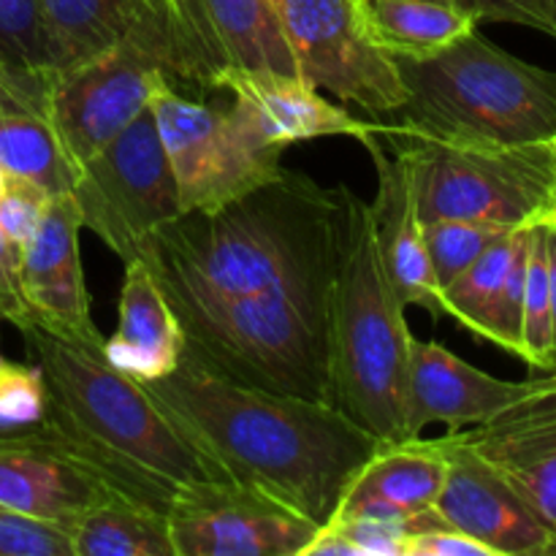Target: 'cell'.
<instances>
[{
  "label": "cell",
  "instance_id": "1",
  "mask_svg": "<svg viewBox=\"0 0 556 556\" xmlns=\"http://www.w3.org/2000/svg\"><path fill=\"white\" fill-rule=\"evenodd\" d=\"M342 188L282 168L215 212H185L147 239L185 353L223 378L334 405L331 293Z\"/></svg>",
  "mask_w": 556,
  "mask_h": 556
},
{
  "label": "cell",
  "instance_id": "2",
  "mask_svg": "<svg viewBox=\"0 0 556 556\" xmlns=\"http://www.w3.org/2000/svg\"><path fill=\"white\" fill-rule=\"evenodd\" d=\"M144 386L231 481L291 505L318 527L380 445L340 407L237 383L188 353L174 372Z\"/></svg>",
  "mask_w": 556,
  "mask_h": 556
},
{
  "label": "cell",
  "instance_id": "3",
  "mask_svg": "<svg viewBox=\"0 0 556 556\" xmlns=\"http://www.w3.org/2000/svg\"><path fill=\"white\" fill-rule=\"evenodd\" d=\"M22 337L43 372L54 445L112 492L168 514L185 489L231 481L141 380L109 364L103 334L81 340L33 324Z\"/></svg>",
  "mask_w": 556,
  "mask_h": 556
},
{
  "label": "cell",
  "instance_id": "4",
  "mask_svg": "<svg viewBox=\"0 0 556 556\" xmlns=\"http://www.w3.org/2000/svg\"><path fill=\"white\" fill-rule=\"evenodd\" d=\"M407 98L375 119L378 134L440 144L556 141V71L525 63L470 30L427 58H396Z\"/></svg>",
  "mask_w": 556,
  "mask_h": 556
},
{
  "label": "cell",
  "instance_id": "5",
  "mask_svg": "<svg viewBox=\"0 0 556 556\" xmlns=\"http://www.w3.org/2000/svg\"><path fill=\"white\" fill-rule=\"evenodd\" d=\"M342 188V239L331 293L329 369L334 407L380 443L407 440L410 326L375 237L372 204Z\"/></svg>",
  "mask_w": 556,
  "mask_h": 556
},
{
  "label": "cell",
  "instance_id": "6",
  "mask_svg": "<svg viewBox=\"0 0 556 556\" xmlns=\"http://www.w3.org/2000/svg\"><path fill=\"white\" fill-rule=\"evenodd\" d=\"M405 166L424 223L535 226L556 212V141L508 147L440 144L378 134Z\"/></svg>",
  "mask_w": 556,
  "mask_h": 556
},
{
  "label": "cell",
  "instance_id": "7",
  "mask_svg": "<svg viewBox=\"0 0 556 556\" xmlns=\"http://www.w3.org/2000/svg\"><path fill=\"white\" fill-rule=\"evenodd\" d=\"M71 199L81 228L123 264L139 258L147 239L182 215L152 106L76 172Z\"/></svg>",
  "mask_w": 556,
  "mask_h": 556
},
{
  "label": "cell",
  "instance_id": "8",
  "mask_svg": "<svg viewBox=\"0 0 556 556\" xmlns=\"http://www.w3.org/2000/svg\"><path fill=\"white\" fill-rule=\"evenodd\" d=\"M172 163L179 210L215 212L282 174V150L250 134L231 106L217 109L166 85L150 101Z\"/></svg>",
  "mask_w": 556,
  "mask_h": 556
},
{
  "label": "cell",
  "instance_id": "9",
  "mask_svg": "<svg viewBox=\"0 0 556 556\" xmlns=\"http://www.w3.org/2000/svg\"><path fill=\"white\" fill-rule=\"evenodd\" d=\"M299 76L375 119L396 112L407 90L400 63L369 30L364 0H275Z\"/></svg>",
  "mask_w": 556,
  "mask_h": 556
},
{
  "label": "cell",
  "instance_id": "10",
  "mask_svg": "<svg viewBox=\"0 0 556 556\" xmlns=\"http://www.w3.org/2000/svg\"><path fill=\"white\" fill-rule=\"evenodd\" d=\"M174 87L223 90L237 74L299 76L275 0H168Z\"/></svg>",
  "mask_w": 556,
  "mask_h": 556
},
{
  "label": "cell",
  "instance_id": "11",
  "mask_svg": "<svg viewBox=\"0 0 556 556\" xmlns=\"http://www.w3.org/2000/svg\"><path fill=\"white\" fill-rule=\"evenodd\" d=\"M166 85H172L166 71L134 43L109 49L74 68L54 71L49 103L74 177L114 136L123 134Z\"/></svg>",
  "mask_w": 556,
  "mask_h": 556
},
{
  "label": "cell",
  "instance_id": "12",
  "mask_svg": "<svg viewBox=\"0 0 556 556\" xmlns=\"http://www.w3.org/2000/svg\"><path fill=\"white\" fill-rule=\"evenodd\" d=\"M174 556H299L318 525L237 481L185 489L168 508Z\"/></svg>",
  "mask_w": 556,
  "mask_h": 556
},
{
  "label": "cell",
  "instance_id": "13",
  "mask_svg": "<svg viewBox=\"0 0 556 556\" xmlns=\"http://www.w3.org/2000/svg\"><path fill=\"white\" fill-rule=\"evenodd\" d=\"M440 443L448 472L434 510L445 525L476 538L494 556H556V535L546 521L465 434L451 432Z\"/></svg>",
  "mask_w": 556,
  "mask_h": 556
},
{
  "label": "cell",
  "instance_id": "14",
  "mask_svg": "<svg viewBox=\"0 0 556 556\" xmlns=\"http://www.w3.org/2000/svg\"><path fill=\"white\" fill-rule=\"evenodd\" d=\"M541 383L543 380H500L472 367L440 342L410 337L405 434L418 438L429 424H445L451 432L483 427L510 405L535 394Z\"/></svg>",
  "mask_w": 556,
  "mask_h": 556
},
{
  "label": "cell",
  "instance_id": "15",
  "mask_svg": "<svg viewBox=\"0 0 556 556\" xmlns=\"http://www.w3.org/2000/svg\"><path fill=\"white\" fill-rule=\"evenodd\" d=\"M81 223L71 193L49 199L36 233L20 250V288L33 324L63 337H101L79 253Z\"/></svg>",
  "mask_w": 556,
  "mask_h": 556
},
{
  "label": "cell",
  "instance_id": "16",
  "mask_svg": "<svg viewBox=\"0 0 556 556\" xmlns=\"http://www.w3.org/2000/svg\"><path fill=\"white\" fill-rule=\"evenodd\" d=\"M38 5L52 71L74 68L109 49L134 43L155 58L168 81L174 79L168 0H38Z\"/></svg>",
  "mask_w": 556,
  "mask_h": 556
},
{
  "label": "cell",
  "instance_id": "17",
  "mask_svg": "<svg viewBox=\"0 0 556 556\" xmlns=\"http://www.w3.org/2000/svg\"><path fill=\"white\" fill-rule=\"evenodd\" d=\"M448 456L438 440L407 438L380 443L348 481L329 521H421L434 516Z\"/></svg>",
  "mask_w": 556,
  "mask_h": 556
},
{
  "label": "cell",
  "instance_id": "18",
  "mask_svg": "<svg viewBox=\"0 0 556 556\" xmlns=\"http://www.w3.org/2000/svg\"><path fill=\"white\" fill-rule=\"evenodd\" d=\"M223 90L233 96L231 109L250 134L282 152L320 136H353L364 141L378 134V125L364 123L342 103L329 101L302 76L237 74L223 81Z\"/></svg>",
  "mask_w": 556,
  "mask_h": 556
},
{
  "label": "cell",
  "instance_id": "19",
  "mask_svg": "<svg viewBox=\"0 0 556 556\" xmlns=\"http://www.w3.org/2000/svg\"><path fill=\"white\" fill-rule=\"evenodd\" d=\"M52 68L0 65V168L47 195L71 193L74 168L54 130Z\"/></svg>",
  "mask_w": 556,
  "mask_h": 556
},
{
  "label": "cell",
  "instance_id": "20",
  "mask_svg": "<svg viewBox=\"0 0 556 556\" xmlns=\"http://www.w3.org/2000/svg\"><path fill=\"white\" fill-rule=\"evenodd\" d=\"M362 144L372 155L378 174V190L369 204L386 275L405 307H424L432 315H443L440 286L424 242V220L418 215L405 166L378 134L364 139Z\"/></svg>",
  "mask_w": 556,
  "mask_h": 556
},
{
  "label": "cell",
  "instance_id": "21",
  "mask_svg": "<svg viewBox=\"0 0 556 556\" xmlns=\"http://www.w3.org/2000/svg\"><path fill=\"white\" fill-rule=\"evenodd\" d=\"M530 237L532 226L505 231L440 293L443 315H451L472 334L516 356L521 351V307Z\"/></svg>",
  "mask_w": 556,
  "mask_h": 556
},
{
  "label": "cell",
  "instance_id": "22",
  "mask_svg": "<svg viewBox=\"0 0 556 556\" xmlns=\"http://www.w3.org/2000/svg\"><path fill=\"white\" fill-rule=\"evenodd\" d=\"M106 492L112 489L101 478L54 445L47 427L20 443L0 445V505L16 514L71 530Z\"/></svg>",
  "mask_w": 556,
  "mask_h": 556
},
{
  "label": "cell",
  "instance_id": "23",
  "mask_svg": "<svg viewBox=\"0 0 556 556\" xmlns=\"http://www.w3.org/2000/svg\"><path fill=\"white\" fill-rule=\"evenodd\" d=\"M185 353V334L144 258L125 261L117 329L103 337V356L130 378L157 380L174 372Z\"/></svg>",
  "mask_w": 556,
  "mask_h": 556
},
{
  "label": "cell",
  "instance_id": "24",
  "mask_svg": "<svg viewBox=\"0 0 556 556\" xmlns=\"http://www.w3.org/2000/svg\"><path fill=\"white\" fill-rule=\"evenodd\" d=\"M372 38L394 58H427L481 25L454 0H364Z\"/></svg>",
  "mask_w": 556,
  "mask_h": 556
},
{
  "label": "cell",
  "instance_id": "25",
  "mask_svg": "<svg viewBox=\"0 0 556 556\" xmlns=\"http://www.w3.org/2000/svg\"><path fill=\"white\" fill-rule=\"evenodd\" d=\"M74 556H174L168 516L106 492L71 527Z\"/></svg>",
  "mask_w": 556,
  "mask_h": 556
},
{
  "label": "cell",
  "instance_id": "26",
  "mask_svg": "<svg viewBox=\"0 0 556 556\" xmlns=\"http://www.w3.org/2000/svg\"><path fill=\"white\" fill-rule=\"evenodd\" d=\"M476 451L486 456L508 478L510 486L532 505V510L546 521L548 530L556 535V434L508 445V448Z\"/></svg>",
  "mask_w": 556,
  "mask_h": 556
},
{
  "label": "cell",
  "instance_id": "27",
  "mask_svg": "<svg viewBox=\"0 0 556 556\" xmlns=\"http://www.w3.org/2000/svg\"><path fill=\"white\" fill-rule=\"evenodd\" d=\"M519 356L532 369L552 372V293H548L546 220L532 226L530 253H527L525 307H521Z\"/></svg>",
  "mask_w": 556,
  "mask_h": 556
},
{
  "label": "cell",
  "instance_id": "28",
  "mask_svg": "<svg viewBox=\"0 0 556 556\" xmlns=\"http://www.w3.org/2000/svg\"><path fill=\"white\" fill-rule=\"evenodd\" d=\"M505 231H510V228L472 220L424 223V242H427L429 264H432L440 293H443V288H448L472 261L481 258L483 250L492 242H497Z\"/></svg>",
  "mask_w": 556,
  "mask_h": 556
},
{
  "label": "cell",
  "instance_id": "29",
  "mask_svg": "<svg viewBox=\"0 0 556 556\" xmlns=\"http://www.w3.org/2000/svg\"><path fill=\"white\" fill-rule=\"evenodd\" d=\"M47 421V383L36 362H14L0 353V427L38 432Z\"/></svg>",
  "mask_w": 556,
  "mask_h": 556
},
{
  "label": "cell",
  "instance_id": "30",
  "mask_svg": "<svg viewBox=\"0 0 556 556\" xmlns=\"http://www.w3.org/2000/svg\"><path fill=\"white\" fill-rule=\"evenodd\" d=\"M0 65L49 68L38 0H0Z\"/></svg>",
  "mask_w": 556,
  "mask_h": 556
},
{
  "label": "cell",
  "instance_id": "31",
  "mask_svg": "<svg viewBox=\"0 0 556 556\" xmlns=\"http://www.w3.org/2000/svg\"><path fill=\"white\" fill-rule=\"evenodd\" d=\"M0 556H74L71 530L0 505Z\"/></svg>",
  "mask_w": 556,
  "mask_h": 556
},
{
  "label": "cell",
  "instance_id": "32",
  "mask_svg": "<svg viewBox=\"0 0 556 556\" xmlns=\"http://www.w3.org/2000/svg\"><path fill=\"white\" fill-rule=\"evenodd\" d=\"M49 199H54V195H47L36 185L9 177L3 193H0V233L16 250L25 248L27 239L36 233Z\"/></svg>",
  "mask_w": 556,
  "mask_h": 556
},
{
  "label": "cell",
  "instance_id": "33",
  "mask_svg": "<svg viewBox=\"0 0 556 556\" xmlns=\"http://www.w3.org/2000/svg\"><path fill=\"white\" fill-rule=\"evenodd\" d=\"M481 22L532 27L556 41V0H472Z\"/></svg>",
  "mask_w": 556,
  "mask_h": 556
},
{
  "label": "cell",
  "instance_id": "34",
  "mask_svg": "<svg viewBox=\"0 0 556 556\" xmlns=\"http://www.w3.org/2000/svg\"><path fill=\"white\" fill-rule=\"evenodd\" d=\"M0 320L14 329L33 326V315L20 288V250L0 233Z\"/></svg>",
  "mask_w": 556,
  "mask_h": 556
},
{
  "label": "cell",
  "instance_id": "35",
  "mask_svg": "<svg viewBox=\"0 0 556 556\" xmlns=\"http://www.w3.org/2000/svg\"><path fill=\"white\" fill-rule=\"evenodd\" d=\"M405 556H494L483 543L448 525L429 527L407 538Z\"/></svg>",
  "mask_w": 556,
  "mask_h": 556
},
{
  "label": "cell",
  "instance_id": "36",
  "mask_svg": "<svg viewBox=\"0 0 556 556\" xmlns=\"http://www.w3.org/2000/svg\"><path fill=\"white\" fill-rule=\"evenodd\" d=\"M548 293H552V372H556V217L546 220Z\"/></svg>",
  "mask_w": 556,
  "mask_h": 556
},
{
  "label": "cell",
  "instance_id": "37",
  "mask_svg": "<svg viewBox=\"0 0 556 556\" xmlns=\"http://www.w3.org/2000/svg\"><path fill=\"white\" fill-rule=\"evenodd\" d=\"M41 429H43V427H41ZM30 434H36V432H11V429L0 427V445H9V443H20V440L30 438Z\"/></svg>",
  "mask_w": 556,
  "mask_h": 556
},
{
  "label": "cell",
  "instance_id": "38",
  "mask_svg": "<svg viewBox=\"0 0 556 556\" xmlns=\"http://www.w3.org/2000/svg\"><path fill=\"white\" fill-rule=\"evenodd\" d=\"M5 182H9V174H5V172H3V168H0V193H3Z\"/></svg>",
  "mask_w": 556,
  "mask_h": 556
},
{
  "label": "cell",
  "instance_id": "39",
  "mask_svg": "<svg viewBox=\"0 0 556 556\" xmlns=\"http://www.w3.org/2000/svg\"><path fill=\"white\" fill-rule=\"evenodd\" d=\"M454 3H462V5H467V9L476 11V5H472V0H454Z\"/></svg>",
  "mask_w": 556,
  "mask_h": 556
},
{
  "label": "cell",
  "instance_id": "40",
  "mask_svg": "<svg viewBox=\"0 0 556 556\" xmlns=\"http://www.w3.org/2000/svg\"><path fill=\"white\" fill-rule=\"evenodd\" d=\"M554 217H556V212H554Z\"/></svg>",
  "mask_w": 556,
  "mask_h": 556
}]
</instances>
